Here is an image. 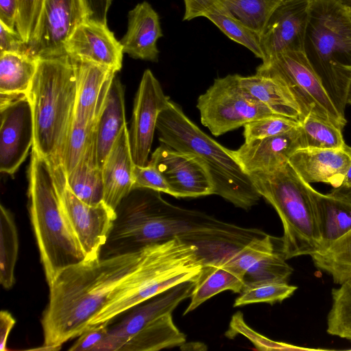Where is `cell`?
<instances>
[{"label": "cell", "mask_w": 351, "mask_h": 351, "mask_svg": "<svg viewBox=\"0 0 351 351\" xmlns=\"http://www.w3.org/2000/svg\"><path fill=\"white\" fill-rule=\"evenodd\" d=\"M38 59L15 52L0 53V94H27Z\"/></svg>", "instance_id": "obj_32"}, {"label": "cell", "mask_w": 351, "mask_h": 351, "mask_svg": "<svg viewBox=\"0 0 351 351\" xmlns=\"http://www.w3.org/2000/svg\"><path fill=\"white\" fill-rule=\"evenodd\" d=\"M18 0H0V22L8 28L16 30Z\"/></svg>", "instance_id": "obj_46"}, {"label": "cell", "mask_w": 351, "mask_h": 351, "mask_svg": "<svg viewBox=\"0 0 351 351\" xmlns=\"http://www.w3.org/2000/svg\"><path fill=\"white\" fill-rule=\"evenodd\" d=\"M162 36L158 13L148 2L143 1L129 12L128 29L120 43L123 53L130 57L157 62V41Z\"/></svg>", "instance_id": "obj_23"}, {"label": "cell", "mask_w": 351, "mask_h": 351, "mask_svg": "<svg viewBox=\"0 0 351 351\" xmlns=\"http://www.w3.org/2000/svg\"><path fill=\"white\" fill-rule=\"evenodd\" d=\"M50 165L62 209L79 242L85 260L99 258L116 218V210L104 201L92 206L80 200L69 187L63 166L61 164Z\"/></svg>", "instance_id": "obj_11"}, {"label": "cell", "mask_w": 351, "mask_h": 351, "mask_svg": "<svg viewBox=\"0 0 351 351\" xmlns=\"http://www.w3.org/2000/svg\"><path fill=\"white\" fill-rule=\"evenodd\" d=\"M311 0H282L271 14L261 35L267 61L288 50H304Z\"/></svg>", "instance_id": "obj_17"}, {"label": "cell", "mask_w": 351, "mask_h": 351, "mask_svg": "<svg viewBox=\"0 0 351 351\" xmlns=\"http://www.w3.org/2000/svg\"><path fill=\"white\" fill-rule=\"evenodd\" d=\"M256 73L275 77L286 85L299 106L302 121L311 115L343 129L346 117L337 109L304 50L277 53L263 62Z\"/></svg>", "instance_id": "obj_9"}, {"label": "cell", "mask_w": 351, "mask_h": 351, "mask_svg": "<svg viewBox=\"0 0 351 351\" xmlns=\"http://www.w3.org/2000/svg\"><path fill=\"white\" fill-rule=\"evenodd\" d=\"M73 60L76 71L77 95L72 123L95 127L116 72L91 62Z\"/></svg>", "instance_id": "obj_21"}, {"label": "cell", "mask_w": 351, "mask_h": 351, "mask_svg": "<svg viewBox=\"0 0 351 351\" xmlns=\"http://www.w3.org/2000/svg\"><path fill=\"white\" fill-rule=\"evenodd\" d=\"M94 131L81 159L73 170L66 175L67 184L71 191L80 200L92 206L99 204L104 198L102 169L99 167L97 161Z\"/></svg>", "instance_id": "obj_29"}, {"label": "cell", "mask_w": 351, "mask_h": 351, "mask_svg": "<svg viewBox=\"0 0 351 351\" xmlns=\"http://www.w3.org/2000/svg\"><path fill=\"white\" fill-rule=\"evenodd\" d=\"M82 1L83 2V3H84V6H85V8H86L85 0H82ZM86 13H87V12H86Z\"/></svg>", "instance_id": "obj_51"}, {"label": "cell", "mask_w": 351, "mask_h": 351, "mask_svg": "<svg viewBox=\"0 0 351 351\" xmlns=\"http://www.w3.org/2000/svg\"><path fill=\"white\" fill-rule=\"evenodd\" d=\"M297 289L294 285L278 280L246 282L233 306L237 307L254 303L273 304L291 297Z\"/></svg>", "instance_id": "obj_36"}, {"label": "cell", "mask_w": 351, "mask_h": 351, "mask_svg": "<svg viewBox=\"0 0 351 351\" xmlns=\"http://www.w3.org/2000/svg\"><path fill=\"white\" fill-rule=\"evenodd\" d=\"M28 178L30 219L49 285L60 271L85 256L62 209L51 166L33 147Z\"/></svg>", "instance_id": "obj_6"}, {"label": "cell", "mask_w": 351, "mask_h": 351, "mask_svg": "<svg viewBox=\"0 0 351 351\" xmlns=\"http://www.w3.org/2000/svg\"><path fill=\"white\" fill-rule=\"evenodd\" d=\"M273 239L267 234L254 237L223 264L242 274L245 282L268 280L287 282L293 270L280 251L276 250Z\"/></svg>", "instance_id": "obj_18"}, {"label": "cell", "mask_w": 351, "mask_h": 351, "mask_svg": "<svg viewBox=\"0 0 351 351\" xmlns=\"http://www.w3.org/2000/svg\"><path fill=\"white\" fill-rule=\"evenodd\" d=\"M302 149H343L342 129L324 120L306 116L300 125Z\"/></svg>", "instance_id": "obj_35"}, {"label": "cell", "mask_w": 351, "mask_h": 351, "mask_svg": "<svg viewBox=\"0 0 351 351\" xmlns=\"http://www.w3.org/2000/svg\"><path fill=\"white\" fill-rule=\"evenodd\" d=\"M296 120L280 116L264 117L246 123L244 127L245 142L278 135L298 126Z\"/></svg>", "instance_id": "obj_39"}, {"label": "cell", "mask_w": 351, "mask_h": 351, "mask_svg": "<svg viewBox=\"0 0 351 351\" xmlns=\"http://www.w3.org/2000/svg\"><path fill=\"white\" fill-rule=\"evenodd\" d=\"M351 14V0H335Z\"/></svg>", "instance_id": "obj_49"}, {"label": "cell", "mask_w": 351, "mask_h": 351, "mask_svg": "<svg viewBox=\"0 0 351 351\" xmlns=\"http://www.w3.org/2000/svg\"><path fill=\"white\" fill-rule=\"evenodd\" d=\"M243 23L260 36L282 0H220Z\"/></svg>", "instance_id": "obj_37"}, {"label": "cell", "mask_w": 351, "mask_h": 351, "mask_svg": "<svg viewBox=\"0 0 351 351\" xmlns=\"http://www.w3.org/2000/svg\"><path fill=\"white\" fill-rule=\"evenodd\" d=\"M0 171L14 175L34 145V122L28 95L0 104Z\"/></svg>", "instance_id": "obj_15"}, {"label": "cell", "mask_w": 351, "mask_h": 351, "mask_svg": "<svg viewBox=\"0 0 351 351\" xmlns=\"http://www.w3.org/2000/svg\"><path fill=\"white\" fill-rule=\"evenodd\" d=\"M197 108L202 124L216 136L252 121L278 115L241 85L238 74L215 79L206 92L199 96Z\"/></svg>", "instance_id": "obj_10"}, {"label": "cell", "mask_w": 351, "mask_h": 351, "mask_svg": "<svg viewBox=\"0 0 351 351\" xmlns=\"http://www.w3.org/2000/svg\"><path fill=\"white\" fill-rule=\"evenodd\" d=\"M288 162L296 173L308 183L324 182L339 186L351 164L350 147L344 148L298 149Z\"/></svg>", "instance_id": "obj_22"}, {"label": "cell", "mask_w": 351, "mask_h": 351, "mask_svg": "<svg viewBox=\"0 0 351 351\" xmlns=\"http://www.w3.org/2000/svg\"><path fill=\"white\" fill-rule=\"evenodd\" d=\"M108 237L119 253H129L175 237L196 245L207 263H223L254 237L266 234L165 201L160 192L134 188L116 209Z\"/></svg>", "instance_id": "obj_1"}, {"label": "cell", "mask_w": 351, "mask_h": 351, "mask_svg": "<svg viewBox=\"0 0 351 351\" xmlns=\"http://www.w3.org/2000/svg\"><path fill=\"white\" fill-rule=\"evenodd\" d=\"M146 247L84 260L60 271L49 285V303L41 319L42 349L57 350L79 337L106 305L114 289L140 263Z\"/></svg>", "instance_id": "obj_2"}, {"label": "cell", "mask_w": 351, "mask_h": 351, "mask_svg": "<svg viewBox=\"0 0 351 351\" xmlns=\"http://www.w3.org/2000/svg\"><path fill=\"white\" fill-rule=\"evenodd\" d=\"M156 130L160 143L193 154L206 164L215 184V195L244 210L258 204L261 196L232 150L201 130L180 105L169 100L158 116Z\"/></svg>", "instance_id": "obj_5"}, {"label": "cell", "mask_w": 351, "mask_h": 351, "mask_svg": "<svg viewBox=\"0 0 351 351\" xmlns=\"http://www.w3.org/2000/svg\"><path fill=\"white\" fill-rule=\"evenodd\" d=\"M351 350V349H350Z\"/></svg>", "instance_id": "obj_52"}, {"label": "cell", "mask_w": 351, "mask_h": 351, "mask_svg": "<svg viewBox=\"0 0 351 351\" xmlns=\"http://www.w3.org/2000/svg\"><path fill=\"white\" fill-rule=\"evenodd\" d=\"M15 323L16 320L10 312L5 310L0 312V350H6L7 340Z\"/></svg>", "instance_id": "obj_47"}, {"label": "cell", "mask_w": 351, "mask_h": 351, "mask_svg": "<svg viewBox=\"0 0 351 351\" xmlns=\"http://www.w3.org/2000/svg\"><path fill=\"white\" fill-rule=\"evenodd\" d=\"M304 52L340 114L345 117L351 76V16L335 0H311Z\"/></svg>", "instance_id": "obj_7"}, {"label": "cell", "mask_w": 351, "mask_h": 351, "mask_svg": "<svg viewBox=\"0 0 351 351\" xmlns=\"http://www.w3.org/2000/svg\"><path fill=\"white\" fill-rule=\"evenodd\" d=\"M169 99L153 73L146 69L134 98L129 131L130 149L134 165L144 167L148 164L158 118Z\"/></svg>", "instance_id": "obj_14"}, {"label": "cell", "mask_w": 351, "mask_h": 351, "mask_svg": "<svg viewBox=\"0 0 351 351\" xmlns=\"http://www.w3.org/2000/svg\"><path fill=\"white\" fill-rule=\"evenodd\" d=\"M126 125L124 89L115 75L108 88L94 131L97 161L101 169Z\"/></svg>", "instance_id": "obj_27"}, {"label": "cell", "mask_w": 351, "mask_h": 351, "mask_svg": "<svg viewBox=\"0 0 351 351\" xmlns=\"http://www.w3.org/2000/svg\"><path fill=\"white\" fill-rule=\"evenodd\" d=\"M0 282L3 288L9 289L15 282L19 238L14 216L2 204L0 206Z\"/></svg>", "instance_id": "obj_33"}, {"label": "cell", "mask_w": 351, "mask_h": 351, "mask_svg": "<svg viewBox=\"0 0 351 351\" xmlns=\"http://www.w3.org/2000/svg\"><path fill=\"white\" fill-rule=\"evenodd\" d=\"M204 264L199 248L178 237L147 245L140 263L114 289L108 303L90 326L110 322L179 284L195 281Z\"/></svg>", "instance_id": "obj_3"}, {"label": "cell", "mask_w": 351, "mask_h": 351, "mask_svg": "<svg viewBox=\"0 0 351 351\" xmlns=\"http://www.w3.org/2000/svg\"><path fill=\"white\" fill-rule=\"evenodd\" d=\"M186 335L175 325L172 313L146 325L123 345L121 351H156L182 346Z\"/></svg>", "instance_id": "obj_31"}, {"label": "cell", "mask_w": 351, "mask_h": 351, "mask_svg": "<svg viewBox=\"0 0 351 351\" xmlns=\"http://www.w3.org/2000/svg\"><path fill=\"white\" fill-rule=\"evenodd\" d=\"M109 323H101L89 326L69 349L71 351H97L106 338L109 330Z\"/></svg>", "instance_id": "obj_43"}, {"label": "cell", "mask_w": 351, "mask_h": 351, "mask_svg": "<svg viewBox=\"0 0 351 351\" xmlns=\"http://www.w3.org/2000/svg\"><path fill=\"white\" fill-rule=\"evenodd\" d=\"M184 20L207 18L230 39L245 47L263 60L261 36L237 19L220 0H184Z\"/></svg>", "instance_id": "obj_25"}, {"label": "cell", "mask_w": 351, "mask_h": 351, "mask_svg": "<svg viewBox=\"0 0 351 351\" xmlns=\"http://www.w3.org/2000/svg\"><path fill=\"white\" fill-rule=\"evenodd\" d=\"M161 173L173 197H198L215 195V186L206 164L197 156L160 143L149 161Z\"/></svg>", "instance_id": "obj_13"}, {"label": "cell", "mask_w": 351, "mask_h": 351, "mask_svg": "<svg viewBox=\"0 0 351 351\" xmlns=\"http://www.w3.org/2000/svg\"><path fill=\"white\" fill-rule=\"evenodd\" d=\"M334 189L342 193L351 194V164L346 173V176L341 184L339 186Z\"/></svg>", "instance_id": "obj_48"}, {"label": "cell", "mask_w": 351, "mask_h": 351, "mask_svg": "<svg viewBox=\"0 0 351 351\" xmlns=\"http://www.w3.org/2000/svg\"><path fill=\"white\" fill-rule=\"evenodd\" d=\"M240 83L252 95L276 114L302 122V116L298 104L289 88L280 80L256 73L247 77L240 75Z\"/></svg>", "instance_id": "obj_28"}, {"label": "cell", "mask_w": 351, "mask_h": 351, "mask_svg": "<svg viewBox=\"0 0 351 351\" xmlns=\"http://www.w3.org/2000/svg\"><path fill=\"white\" fill-rule=\"evenodd\" d=\"M346 102H347V104H351V76L350 78L348 90H347Z\"/></svg>", "instance_id": "obj_50"}, {"label": "cell", "mask_w": 351, "mask_h": 351, "mask_svg": "<svg viewBox=\"0 0 351 351\" xmlns=\"http://www.w3.org/2000/svg\"><path fill=\"white\" fill-rule=\"evenodd\" d=\"M87 19L82 0H45L27 54L35 59L66 54L65 43L75 27Z\"/></svg>", "instance_id": "obj_12"}, {"label": "cell", "mask_w": 351, "mask_h": 351, "mask_svg": "<svg viewBox=\"0 0 351 351\" xmlns=\"http://www.w3.org/2000/svg\"><path fill=\"white\" fill-rule=\"evenodd\" d=\"M66 53L118 72L122 67L123 47L107 24L89 19L81 22L66 40Z\"/></svg>", "instance_id": "obj_19"}, {"label": "cell", "mask_w": 351, "mask_h": 351, "mask_svg": "<svg viewBox=\"0 0 351 351\" xmlns=\"http://www.w3.org/2000/svg\"><path fill=\"white\" fill-rule=\"evenodd\" d=\"M315 266L341 285L351 277V230L326 251L311 256Z\"/></svg>", "instance_id": "obj_34"}, {"label": "cell", "mask_w": 351, "mask_h": 351, "mask_svg": "<svg viewBox=\"0 0 351 351\" xmlns=\"http://www.w3.org/2000/svg\"><path fill=\"white\" fill-rule=\"evenodd\" d=\"M0 29V53L15 52L27 54V45L16 30L8 28L1 22Z\"/></svg>", "instance_id": "obj_44"}, {"label": "cell", "mask_w": 351, "mask_h": 351, "mask_svg": "<svg viewBox=\"0 0 351 351\" xmlns=\"http://www.w3.org/2000/svg\"><path fill=\"white\" fill-rule=\"evenodd\" d=\"M312 197L320 233L317 253H321L351 230V194L334 188L322 194L313 189Z\"/></svg>", "instance_id": "obj_26"}, {"label": "cell", "mask_w": 351, "mask_h": 351, "mask_svg": "<svg viewBox=\"0 0 351 351\" xmlns=\"http://www.w3.org/2000/svg\"><path fill=\"white\" fill-rule=\"evenodd\" d=\"M76 95L75 66L70 56L38 59L28 92L34 122L32 147L50 163L62 164Z\"/></svg>", "instance_id": "obj_4"}, {"label": "cell", "mask_w": 351, "mask_h": 351, "mask_svg": "<svg viewBox=\"0 0 351 351\" xmlns=\"http://www.w3.org/2000/svg\"><path fill=\"white\" fill-rule=\"evenodd\" d=\"M245 284L242 274L223 263L204 264L194 282L191 301L183 315L193 311L209 298L224 291L240 293Z\"/></svg>", "instance_id": "obj_30"}, {"label": "cell", "mask_w": 351, "mask_h": 351, "mask_svg": "<svg viewBox=\"0 0 351 351\" xmlns=\"http://www.w3.org/2000/svg\"><path fill=\"white\" fill-rule=\"evenodd\" d=\"M332 290L327 332L351 341V277Z\"/></svg>", "instance_id": "obj_38"}, {"label": "cell", "mask_w": 351, "mask_h": 351, "mask_svg": "<svg viewBox=\"0 0 351 351\" xmlns=\"http://www.w3.org/2000/svg\"><path fill=\"white\" fill-rule=\"evenodd\" d=\"M133 178V189L146 188L173 195L169 185L161 173L149 162L144 167L135 165Z\"/></svg>", "instance_id": "obj_42"}, {"label": "cell", "mask_w": 351, "mask_h": 351, "mask_svg": "<svg viewBox=\"0 0 351 351\" xmlns=\"http://www.w3.org/2000/svg\"><path fill=\"white\" fill-rule=\"evenodd\" d=\"M238 334L247 337L258 350H306L287 343L272 341L253 330L245 322L241 312H237L232 317L230 328L226 332V336L232 339Z\"/></svg>", "instance_id": "obj_40"}, {"label": "cell", "mask_w": 351, "mask_h": 351, "mask_svg": "<svg viewBox=\"0 0 351 351\" xmlns=\"http://www.w3.org/2000/svg\"><path fill=\"white\" fill-rule=\"evenodd\" d=\"M350 16H351V14H350Z\"/></svg>", "instance_id": "obj_53"}, {"label": "cell", "mask_w": 351, "mask_h": 351, "mask_svg": "<svg viewBox=\"0 0 351 351\" xmlns=\"http://www.w3.org/2000/svg\"><path fill=\"white\" fill-rule=\"evenodd\" d=\"M134 165L126 125L117 137L102 168L103 201L114 210L133 189Z\"/></svg>", "instance_id": "obj_24"}, {"label": "cell", "mask_w": 351, "mask_h": 351, "mask_svg": "<svg viewBox=\"0 0 351 351\" xmlns=\"http://www.w3.org/2000/svg\"><path fill=\"white\" fill-rule=\"evenodd\" d=\"M248 174L261 197L280 218L283 236L280 251L285 258L317 253L320 233L310 184L289 162L272 171Z\"/></svg>", "instance_id": "obj_8"}, {"label": "cell", "mask_w": 351, "mask_h": 351, "mask_svg": "<svg viewBox=\"0 0 351 351\" xmlns=\"http://www.w3.org/2000/svg\"><path fill=\"white\" fill-rule=\"evenodd\" d=\"M300 125L278 135L245 142L232 150L233 154L247 173L276 169L302 149Z\"/></svg>", "instance_id": "obj_20"}, {"label": "cell", "mask_w": 351, "mask_h": 351, "mask_svg": "<svg viewBox=\"0 0 351 351\" xmlns=\"http://www.w3.org/2000/svg\"><path fill=\"white\" fill-rule=\"evenodd\" d=\"M45 0H18L15 29L27 45L36 32Z\"/></svg>", "instance_id": "obj_41"}, {"label": "cell", "mask_w": 351, "mask_h": 351, "mask_svg": "<svg viewBox=\"0 0 351 351\" xmlns=\"http://www.w3.org/2000/svg\"><path fill=\"white\" fill-rule=\"evenodd\" d=\"M112 0H85L87 19L107 24V13Z\"/></svg>", "instance_id": "obj_45"}, {"label": "cell", "mask_w": 351, "mask_h": 351, "mask_svg": "<svg viewBox=\"0 0 351 351\" xmlns=\"http://www.w3.org/2000/svg\"><path fill=\"white\" fill-rule=\"evenodd\" d=\"M195 281L179 284L132 308L119 322L109 326L107 336L97 351H121L123 345L148 324L172 313L191 295Z\"/></svg>", "instance_id": "obj_16"}]
</instances>
